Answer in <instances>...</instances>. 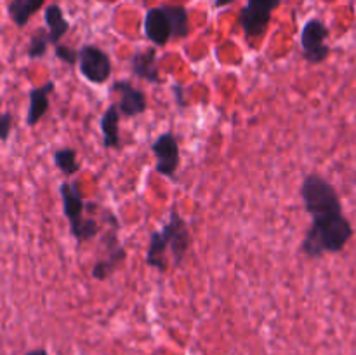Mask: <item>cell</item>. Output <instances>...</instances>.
Returning <instances> with one entry per match:
<instances>
[{
	"label": "cell",
	"instance_id": "17",
	"mask_svg": "<svg viewBox=\"0 0 356 355\" xmlns=\"http://www.w3.org/2000/svg\"><path fill=\"white\" fill-rule=\"evenodd\" d=\"M44 19H45V24H47L51 45H58L59 40H61L70 30V23L66 21L65 14H63V9L58 6V3H51V6L45 7Z\"/></svg>",
	"mask_w": 356,
	"mask_h": 355
},
{
	"label": "cell",
	"instance_id": "20",
	"mask_svg": "<svg viewBox=\"0 0 356 355\" xmlns=\"http://www.w3.org/2000/svg\"><path fill=\"white\" fill-rule=\"evenodd\" d=\"M51 45V38H49V30L44 28H37V30L31 33L30 44L26 47V54L30 59H38L42 56H45L47 47Z\"/></svg>",
	"mask_w": 356,
	"mask_h": 355
},
{
	"label": "cell",
	"instance_id": "6",
	"mask_svg": "<svg viewBox=\"0 0 356 355\" xmlns=\"http://www.w3.org/2000/svg\"><path fill=\"white\" fill-rule=\"evenodd\" d=\"M80 75L90 84H106L111 77V59L108 52L94 44H86L79 49Z\"/></svg>",
	"mask_w": 356,
	"mask_h": 355
},
{
	"label": "cell",
	"instance_id": "7",
	"mask_svg": "<svg viewBox=\"0 0 356 355\" xmlns=\"http://www.w3.org/2000/svg\"><path fill=\"white\" fill-rule=\"evenodd\" d=\"M152 152L156 157L155 171L162 176L174 180L177 173V167L181 164V150L179 141L170 131L162 132L155 141L152 143Z\"/></svg>",
	"mask_w": 356,
	"mask_h": 355
},
{
	"label": "cell",
	"instance_id": "18",
	"mask_svg": "<svg viewBox=\"0 0 356 355\" xmlns=\"http://www.w3.org/2000/svg\"><path fill=\"white\" fill-rule=\"evenodd\" d=\"M52 159H54L56 167L61 171L65 176H75L80 171L79 159H76V152L70 146H65V148H59L52 153Z\"/></svg>",
	"mask_w": 356,
	"mask_h": 355
},
{
	"label": "cell",
	"instance_id": "22",
	"mask_svg": "<svg viewBox=\"0 0 356 355\" xmlns=\"http://www.w3.org/2000/svg\"><path fill=\"white\" fill-rule=\"evenodd\" d=\"M0 125H2V129H0V139L6 143L7 139H9L10 129H13V115H10L9 111H3L2 113V117H0Z\"/></svg>",
	"mask_w": 356,
	"mask_h": 355
},
{
	"label": "cell",
	"instance_id": "21",
	"mask_svg": "<svg viewBox=\"0 0 356 355\" xmlns=\"http://www.w3.org/2000/svg\"><path fill=\"white\" fill-rule=\"evenodd\" d=\"M54 51H56L54 52L56 58H58L59 61L66 63V65L73 66L79 63V58H80L79 49H73V47H70V45L58 44V45H54Z\"/></svg>",
	"mask_w": 356,
	"mask_h": 355
},
{
	"label": "cell",
	"instance_id": "10",
	"mask_svg": "<svg viewBox=\"0 0 356 355\" xmlns=\"http://www.w3.org/2000/svg\"><path fill=\"white\" fill-rule=\"evenodd\" d=\"M59 194H61L63 200V212H65L66 219L70 223V233L75 235L83 225L86 218H83V209H86V202H83L82 191L79 190V181H66L59 187Z\"/></svg>",
	"mask_w": 356,
	"mask_h": 355
},
{
	"label": "cell",
	"instance_id": "11",
	"mask_svg": "<svg viewBox=\"0 0 356 355\" xmlns=\"http://www.w3.org/2000/svg\"><path fill=\"white\" fill-rule=\"evenodd\" d=\"M145 35L155 47H162L170 38H174L172 23L165 7H152L145 16Z\"/></svg>",
	"mask_w": 356,
	"mask_h": 355
},
{
	"label": "cell",
	"instance_id": "13",
	"mask_svg": "<svg viewBox=\"0 0 356 355\" xmlns=\"http://www.w3.org/2000/svg\"><path fill=\"white\" fill-rule=\"evenodd\" d=\"M56 84L52 80L42 84L40 87H33L28 93V113H26V125L28 127H35L38 122L42 120L45 113L49 111V96L54 90Z\"/></svg>",
	"mask_w": 356,
	"mask_h": 355
},
{
	"label": "cell",
	"instance_id": "15",
	"mask_svg": "<svg viewBox=\"0 0 356 355\" xmlns=\"http://www.w3.org/2000/svg\"><path fill=\"white\" fill-rule=\"evenodd\" d=\"M167 253H169V247H167V242L163 240L160 230H153V232L149 233L148 251H146V263H148L149 267L155 268V270L167 271L169 270Z\"/></svg>",
	"mask_w": 356,
	"mask_h": 355
},
{
	"label": "cell",
	"instance_id": "4",
	"mask_svg": "<svg viewBox=\"0 0 356 355\" xmlns=\"http://www.w3.org/2000/svg\"><path fill=\"white\" fill-rule=\"evenodd\" d=\"M329 28L318 17L306 21L301 31V51L302 58L309 65H320L330 56V47L327 44Z\"/></svg>",
	"mask_w": 356,
	"mask_h": 355
},
{
	"label": "cell",
	"instance_id": "16",
	"mask_svg": "<svg viewBox=\"0 0 356 355\" xmlns=\"http://www.w3.org/2000/svg\"><path fill=\"white\" fill-rule=\"evenodd\" d=\"M44 3L45 0H10L7 6V14L17 28H24Z\"/></svg>",
	"mask_w": 356,
	"mask_h": 355
},
{
	"label": "cell",
	"instance_id": "19",
	"mask_svg": "<svg viewBox=\"0 0 356 355\" xmlns=\"http://www.w3.org/2000/svg\"><path fill=\"white\" fill-rule=\"evenodd\" d=\"M170 17L174 30V38H186L190 33V23H188V10L184 6H163Z\"/></svg>",
	"mask_w": 356,
	"mask_h": 355
},
{
	"label": "cell",
	"instance_id": "5",
	"mask_svg": "<svg viewBox=\"0 0 356 355\" xmlns=\"http://www.w3.org/2000/svg\"><path fill=\"white\" fill-rule=\"evenodd\" d=\"M160 233H162L163 240H165L167 247H169V253L172 256V265L174 267H179L184 261V258H186V253L190 251L191 233L188 230L186 221L177 212L176 207H170L169 221L160 228Z\"/></svg>",
	"mask_w": 356,
	"mask_h": 355
},
{
	"label": "cell",
	"instance_id": "3",
	"mask_svg": "<svg viewBox=\"0 0 356 355\" xmlns=\"http://www.w3.org/2000/svg\"><path fill=\"white\" fill-rule=\"evenodd\" d=\"M280 2L282 0H247L238 17V24L247 40H256L266 33L273 10L280 6Z\"/></svg>",
	"mask_w": 356,
	"mask_h": 355
},
{
	"label": "cell",
	"instance_id": "24",
	"mask_svg": "<svg viewBox=\"0 0 356 355\" xmlns=\"http://www.w3.org/2000/svg\"><path fill=\"white\" fill-rule=\"evenodd\" d=\"M24 355H49V354H47V350H45V348H35V350L26 352Z\"/></svg>",
	"mask_w": 356,
	"mask_h": 355
},
{
	"label": "cell",
	"instance_id": "9",
	"mask_svg": "<svg viewBox=\"0 0 356 355\" xmlns=\"http://www.w3.org/2000/svg\"><path fill=\"white\" fill-rule=\"evenodd\" d=\"M111 93L118 94V110H120L122 117L134 118L145 113L146 108H148L146 94L136 86H132L129 80H115L111 84Z\"/></svg>",
	"mask_w": 356,
	"mask_h": 355
},
{
	"label": "cell",
	"instance_id": "14",
	"mask_svg": "<svg viewBox=\"0 0 356 355\" xmlns=\"http://www.w3.org/2000/svg\"><path fill=\"white\" fill-rule=\"evenodd\" d=\"M120 110H118V103H111L110 106L104 110L103 117H101V132H103V146L106 150H120L122 139H120Z\"/></svg>",
	"mask_w": 356,
	"mask_h": 355
},
{
	"label": "cell",
	"instance_id": "23",
	"mask_svg": "<svg viewBox=\"0 0 356 355\" xmlns=\"http://www.w3.org/2000/svg\"><path fill=\"white\" fill-rule=\"evenodd\" d=\"M233 2H235V0H214V7L216 9H221V7L232 6Z\"/></svg>",
	"mask_w": 356,
	"mask_h": 355
},
{
	"label": "cell",
	"instance_id": "8",
	"mask_svg": "<svg viewBox=\"0 0 356 355\" xmlns=\"http://www.w3.org/2000/svg\"><path fill=\"white\" fill-rule=\"evenodd\" d=\"M117 230L118 226H113V228L106 230L104 235L101 237V244L106 246V256L97 260L96 263H94L92 271H90L92 278H96V281L99 282L110 278V275L113 274V271L124 263L125 258H127V253H125V249L120 246V242H118Z\"/></svg>",
	"mask_w": 356,
	"mask_h": 355
},
{
	"label": "cell",
	"instance_id": "1",
	"mask_svg": "<svg viewBox=\"0 0 356 355\" xmlns=\"http://www.w3.org/2000/svg\"><path fill=\"white\" fill-rule=\"evenodd\" d=\"M353 237V226L344 212L313 219L312 226L302 239L301 251L312 260L329 253H341Z\"/></svg>",
	"mask_w": 356,
	"mask_h": 355
},
{
	"label": "cell",
	"instance_id": "12",
	"mask_svg": "<svg viewBox=\"0 0 356 355\" xmlns=\"http://www.w3.org/2000/svg\"><path fill=\"white\" fill-rule=\"evenodd\" d=\"M131 70L138 79L146 80L149 84H162L159 66H156V49L146 47L143 51H138L131 58Z\"/></svg>",
	"mask_w": 356,
	"mask_h": 355
},
{
	"label": "cell",
	"instance_id": "2",
	"mask_svg": "<svg viewBox=\"0 0 356 355\" xmlns=\"http://www.w3.org/2000/svg\"><path fill=\"white\" fill-rule=\"evenodd\" d=\"M301 198L305 211L313 219L343 212V204L332 183L320 174H306L301 183Z\"/></svg>",
	"mask_w": 356,
	"mask_h": 355
}]
</instances>
